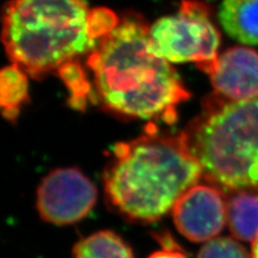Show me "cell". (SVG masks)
<instances>
[{
  "instance_id": "cell-1",
  "label": "cell",
  "mask_w": 258,
  "mask_h": 258,
  "mask_svg": "<svg viewBox=\"0 0 258 258\" xmlns=\"http://www.w3.org/2000/svg\"><path fill=\"white\" fill-rule=\"evenodd\" d=\"M87 64L95 91L108 110L129 117L176 119V106L189 98L181 78L169 61L153 51L150 27L129 13L100 39Z\"/></svg>"
},
{
  "instance_id": "cell-2",
  "label": "cell",
  "mask_w": 258,
  "mask_h": 258,
  "mask_svg": "<svg viewBox=\"0 0 258 258\" xmlns=\"http://www.w3.org/2000/svg\"><path fill=\"white\" fill-rule=\"evenodd\" d=\"M118 22L112 11L91 9L85 0H11L3 42L12 63L38 79L92 53Z\"/></svg>"
},
{
  "instance_id": "cell-3",
  "label": "cell",
  "mask_w": 258,
  "mask_h": 258,
  "mask_svg": "<svg viewBox=\"0 0 258 258\" xmlns=\"http://www.w3.org/2000/svg\"><path fill=\"white\" fill-rule=\"evenodd\" d=\"M204 175L183 134L151 132L115 145L104 172L111 206L128 220L152 223L166 215Z\"/></svg>"
},
{
  "instance_id": "cell-4",
  "label": "cell",
  "mask_w": 258,
  "mask_h": 258,
  "mask_svg": "<svg viewBox=\"0 0 258 258\" xmlns=\"http://www.w3.org/2000/svg\"><path fill=\"white\" fill-rule=\"evenodd\" d=\"M182 134L210 184L258 194V97L230 101L213 94Z\"/></svg>"
},
{
  "instance_id": "cell-5",
  "label": "cell",
  "mask_w": 258,
  "mask_h": 258,
  "mask_svg": "<svg viewBox=\"0 0 258 258\" xmlns=\"http://www.w3.org/2000/svg\"><path fill=\"white\" fill-rule=\"evenodd\" d=\"M153 51L169 62H194L209 76L219 59L221 35L210 8L198 0H184L175 14L150 27Z\"/></svg>"
},
{
  "instance_id": "cell-6",
  "label": "cell",
  "mask_w": 258,
  "mask_h": 258,
  "mask_svg": "<svg viewBox=\"0 0 258 258\" xmlns=\"http://www.w3.org/2000/svg\"><path fill=\"white\" fill-rule=\"evenodd\" d=\"M96 201V186L77 168L56 169L44 177L37 190L40 216L59 226L83 220Z\"/></svg>"
},
{
  "instance_id": "cell-7",
  "label": "cell",
  "mask_w": 258,
  "mask_h": 258,
  "mask_svg": "<svg viewBox=\"0 0 258 258\" xmlns=\"http://www.w3.org/2000/svg\"><path fill=\"white\" fill-rule=\"evenodd\" d=\"M172 216L182 236L191 242H208L227 224V200L213 185L196 184L176 201Z\"/></svg>"
},
{
  "instance_id": "cell-8",
  "label": "cell",
  "mask_w": 258,
  "mask_h": 258,
  "mask_svg": "<svg viewBox=\"0 0 258 258\" xmlns=\"http://www.w3.org/2000/svg\"><path fill=\"white\" fill-rule=\"evenodd\" d=\"M214 94L230 101L258 97V52L247 46H232L219 56L210 75Z\"/></svg>"
},
{
  "instance_id": "cell-9",
  "label": "cell",
  "mask_w": 258,
  "mask_h": 258,
  "mask_svg": "<svg viewBox=\"0 0 258 258\" xmlns=\"http://www.w3.org/2000/svg\"><path fill=\"white\" fill-rule=\"evenodd\" d=\"M221 25L229 37L245 45H258V0H223Z\"/></svg>"
},
{
  "instance_id": "cell-10",
  "label": "cell",
  "mask_w": 258,
  "mask_h": 258,
  "mask_svg": "<svg viewBox=\"0 0 258 258\" xmlns=\"http://www.w3.org/2000/svg\"><path fill=\"white\" fill-rule=\"evenodd\" d=\"M227 225L237 240H255L258 236V194L230 192L227 199Z\"/></svg>"
},
{
  "instance_id": "cell-11",
  "label": "cell",
  "mask_w": 258,
  "mask_h": 258,
  "mask_svg": "<svg viewBox=\"0 0 258 258\" xmlns=\"http://www.w3.org/2000/svg\"><path fill=\"white\" fill-rule=\"evenodd\" d=\"M72 258H135L133 249L117 233L101 230L80 240Z\"/></svg>"
},
{
  "instance_id": "cell-12",
  "label": "cell",
  "mask_w": 258,
  "mask_h": 258,
  "mask_svg": "<svg viewBox=\"0 0 258 258\" xmlns=\"http://www.w3.org/2000/svg\"><path fill=\"white\" fill-rule=\"evenodd\" d=\"M28 98L27 74L18 64L5 67L0 75V103L8 119L18 116L20 107Z\"/></svg>"
},
{
  "instance_id": "cell-13",
  "label": "cell",
  "mask_w": 258,
  "mask_h": 258,
  "mask_svg": "<svg viewBox=\"0 0 258 258\" xmlns=\"http://www.w3.org/2000/svg\"><path fill=\"white\" fill-rule=\"evenodd\" d=\"M58 74L71 92L70 103L77 109H82L91 91L83 69L76 61H71L63 64L58 70Z\"/></svg>"
},
{
  "instance_id": "cell-14",
  "label": "cell",
  "mask_w": 258,
  "mask_h": 258,
  "mask_svg": "<svg viewBox=\"0 0 258 258\" xmlns=\"http://www.w3.org/2000/svg\"><path fill=\"white\" fill-rule=\"evenodd\" d=\"M197 258H253L236 238L219 237L206 242Z\"/></svg>"
},
{
  "instance_id": "cell-15",
  "label": "cell",
  "mask_w": 258,
  "mask_h": 258,
  "mask_svg": "<svg viewBox=\"0 0 258 258\" xmlns=\"http://www.w3.org/2000/svg\"><path fill=\"white\" fill-rule=\"evenodd\" d=\"M148 258H186V256L179 251H175L173 248H164L161 251L151 254Z\"/></svg>"
},
{
  "instance_id": "cell-16",
  "label": "cell",
  "mask_w": 258,
  "mask_h": 258,
  "mask_svg": "<svg viewBox=\"0 0 258 258\" xmlns=\"http://www.w3.org/2000/svg\"><path fill=\"white\" fill-rule=\"evenodd\" d=\"M251 255L253 258H258V236L255 238V240L252 242V249Z\"/></svg>"
}]
</instances>
